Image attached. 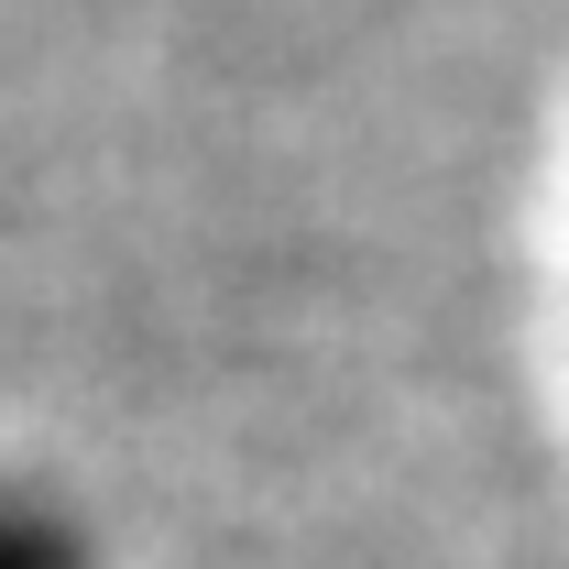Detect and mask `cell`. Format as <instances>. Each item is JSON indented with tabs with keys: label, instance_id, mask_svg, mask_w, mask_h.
Wrapping results in <instances>:
<instances>
[{
	"label": "cell",
	"instance_id": "6da1fadb",
	"mask_svg": "<svg viewBox=\"0 0 569 569\" xmlns=\"http://www.w3.org/2000/svg\"><path fill=\"white\" fill-rule=\"evenodd\" d=\"M0 569H88V537L56 503H0Z\"/></svg>",
	"mask_w": 569,
	"mask_h": 569
}]
</instances>
